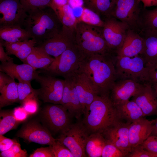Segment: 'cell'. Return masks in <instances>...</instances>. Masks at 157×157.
<instances>
[{"label":"cell","instance_id":"cell-1","mask_svg":"<svg viewBox=\"0 0 157 157\" xmlns=\"http://www.w3.org/2000/svg\"><path fill=\"white\" fill-rule=\"evenodd\" d=\"M115 53L86 55L79 69L89 77L99 95L110 97L111 88L117 80Z\"/></svg>","mask_w":157,"mask_h":157},{"label":"cell","instance_id":"cell-2","mask_svg":"<svg viewBox=\"0 0 157 157\" xmlns=\"http://www.w3.org/2000/svg\"><path fill=\"white\" fill-rule=\"evenodd\" d=\"M82 122L90 133H102L122 121L110 97L97 95L84 113Z\"/></svg>","mask_w":157,"mask_h":157},{"label":"cell","instance_id":"cell-3","mask_svg":"<svg viewBox=\"0 0 157 157\" xmlns=\"http://www.w3.org/2000/svg\"><path fill=\"white\" fill-rule=\"evenodd\" d=\"M27 14L23 26L37 44L55 36L62 29L61 22L50 7L38 9Z\"/></svg>","mask_w":157,"mask_h":157},{"label":"cell","instance_id":"cell-4","mask_svg":"<svg viewBox=\"0 0 157 157\" xmlns=\"http://www.w3.org/2000/svg\"><path fill=\"white\" fill-rule=\"evenodd\" d=\"M75 37L77 46L85 55L115 53L108 46L103 37L101 27L78 22Z\"/></svg>","mask_w":157,"mask_h":157},{"label":"cell","instance_id":"cell-5","mask_svg":"<svg viewBox=\"0 0 157 157\" xmlns=\"http://www.w3.org/2000/svg\"><path fill=\"white\" fill-rule=\"evenodd\" d=\"M85 56L76 44L55 58L43 71L52 76H61L65 79L70 78L79 70Z\"/></svg>","mask_w":157,"mask_h":157},{"label":"cell","instance_id":"cell-6","mask_svg":"<svg viewBox=\"0 0 157 157\" xmlns=\"http://www.w3.org/2000/svg\"><path fill=\"white\" fill-rule=\"evenodd\" d=\"M90 133L82 122L71 124L57 139L72 152L74 157L87 156L85 146Z\"/></svg>","mask_w":157,"mask_h":157},{"label":"cell","instance_id":"cell-7","mask_svg":"<svg viewBox=\"0 0 157 157\" xmlns=\"http://www.w3.org/2000/svg\"><path fill=\"white\" fill-rule=\"evenodd\" d=\"M115 65L117 80L130 79L145 82L146 64L140 55L132 57L116 55Z\"/></svg>","mask_w":157,"mask_h":157},{"label":"cell","instance_id":"cell-8","mask_svg":"<svg viewBox=\"0 0 157 157\" xmlns=\"http://www.w3.org/2000/svg\"><path fill=\"white\" fill-rule=\"evenodd\" d=\"M140 0H117L112 16L126 24L129 29L139 33L142 7Z\"/></svg>","mask_w":157,"mask_h":157},{"label":"cell","instance_id":"cell-9","mask_svg":"<svg viewBox=\"0 0 157 157\" xmlns=\"http://www.w3.org/2000/svg\"><path fill=\"white\" fill-rule=\"evenodd\" d=\"M42 116L47 127L54 133L61 134L71 124V115L61 104H52L46 105L42 111Z\"/></svg>","mask_w":157,"mask_h":157},{"label":"cell","instance_id":"cell-10","mask_svg":"<svg viewBox=\"0 0 157 157\" xmlns=\"http://www.w3.org/2000/svg\"><path fill=\"white\" fill-rule=\"evenodd\" d=\"M40 84L37 89L38 96L44 102L60 104L65 80L56 78L49 75L39 74L35 80Z\"/></svg>","mask_w":157,"mask_h":157},{"label":"cell","instance_id":"cell-11","mask_svg":"<svg viewBox=\"0 0 157 157\" xmlns=\"http://www.w3.org/2000/svg\"><path fill=\"white\" fill-rule=\"evenodd\" d=\"M103 20V37L109 48L116 53L122 45L126 32L129 28L126 24L113 17L106 18Z\"/></svg>","mask_w":157,"mask_h":157},{"label":"cell","instance_id":"cell-12","mask_svg":"<svg viewBox=\"0 0 157 157\" xmlns=\"http://www.w3.org/2000/svg\"><path fill=\"white\" fill-rule=\"evenodd\" d=\"M76 44L75 33L62 27L60 32L37 46L50 56L56 58Z\"/></svg>","mask_w":157,"mask_h":157},{"label":"cell","instance_id":"cell-13","mask_svg":"<svg viewBox=\"0 0 157 157\" xmlns=\"http://www.w3.org/2000/svg\"><path fill=\"white\" fill-rule=\"evenodd\" d=\"M16 136L29 142L42 145L50 146L57 141L47 128L35 121H30L23 125Z\"/></svg>","mask_w":157,"mask_h":157},{"label":"cell","instance_id":"cell-14","mask_svg":"<svg viewBox=\"0 0 157 157\" xmlns=\"http://www.w3.org/2000/svg\"><path fill=\"white\" fill-rule=\"evenodd\" d=\"M0 26H23L28 14L18 0H1Z\"/></svg>","mask_w":157,"mask_h":157},{"label":"cell","instance_id":"cell-15","mask_svg":"<svg viewBox=\"0 0 157 157\" xmlns=\"http://www.w3.org/2000/svg\"><path fill=\"white\" fill-rule=\"evenodd\" d=\"M70 78L74 85L83 114L96 97L99 95L98 92L89 77L79 69Z\"/></svg>","mask_w":157,"mask_h":157},{"label":"cell","instance_id":"cell-16","mask_svg":"<svg viewBox=\"0 0 157 157\" xmlns=\"http://www.w3.org/2000/svg\"><path fill=\"white\" fill-rule=\"evenodd\" d=\"M130 124L120 121L101 133L106 142L117 147L124 153L126 157L131 151L129 132Z\"/></svg>","mask_w":157,"mask_h":157},{"label":"cell","instance_id":"cell-17","mask_svg":"<svg viewBox=\"0 0 157 157\" xmlns=\"http://www.w3.org/2000/svg\"><path fill=\"white\" fill-rule=\"evenodd\" d=\"M143 85L130 79L117 80L110 90V98L115 106L129 100L140 91Z\"/></svg>","mask_w":157,"mask_h":157},{"label":"cell","instance_id":"cell-18","mask_svg":"<svg viewBox=\"0 0 157 157\" xmlns=\"http://www.w3.org/2000/svg\"><path fill=\"white\" fill-rule=\"evenodd\" d=\"M142 110L144 117L157 115V96L150 83H143L140 91L133 97Z\"/></svg>","mask_w":157,"mask_h":157},{"label":"cell","instance_id":"cell-19","mask_svg":"<svg viewBox=\"0 0 157 157\" xmlns=\"http://www.w3.org/2000/svg\"><path fill=\"white\" fill-rule=\"evenodd\" d=\"M71 116L79 119L83 114L82 108L74 85L71 78L65 79L60 104Z\"/></svg>","mask_w":157,"mask_h":157},{"label":"cell","instance_id":"cell-20","mask_svg":"<svg viewBox=\"0 0 157 157\" xmlns=\"http://www.w3.org/2000/svg\"><path fill=\"white\" fill-rule=\"evenodd\" d=\"M0 70L18 81L31 82L35 80L39 74V72L28 64H16L13 62V60L1 63Z\"/></svg>","mask_w":157,"mask_h":157},{"label":"cell","instance_id":"cell-21","mask_svg":"<svg viewBox=\"0 0 157 157\" xmlns=\"http://www.w3.org/2000/svg\"><path fill=\"white\" fill-rule=\"evenodd\" d=\"M154 121L155 119L149 120L143 117L130 124L129 132L131 150L142 144L151 135Z\"/></svg>","mask_w":157,"mask_h":157},{"label":"cell","instance_id":"cell-22","mask_svg":"<svg viewBox=\"0 0 157 157\" xmlns=\"http://www.w3.org/2000/svg\"><path fill=\"white\" fill-rule=\"evenodd\" d=\"M144 46V40L140 33L129 29L121 47L116 52V55L132 57L140 55Z\"/></svg>","mask_w":157,"mask_h":157},{"label":"cell","instance_id":"cell-23","mask_svg":"<svg viewBox=\"0 0 157 157\" xmlns=\"http://www.w3.org/2000/svg\"><path fill=\"white\" fill-rule=\"evenodd\" d=\"M139 33L144 40L143 50L140 55L146 65L157 63V32L144 30Z\"/></svg>","mask_w":157,"mask_h":157},{"label":"cell","instance_id":"cell-24","mask_svg":"<svg viewBox=\"0 0 157 157\" xmlns=\"http://www.w3.org/2000/svg\"><path fill=\"white\" fill-rule=\"evenodd\" d=\"M115 106L121 119L128 123H131L144 117L140 108L132 100H127Z\"/></svg>","mask_w":157,"mask_h":157},{"label":"cell","instance_id":"cell-25","mask_svg":"<svg viewBox=\"0 0 157 157\" xmlns=\"http://www.w3.org/2000/svg\"><path fill=\"white\" fill-rule=\"evenodd\" d=\"M50 7L56 13L63 27L75 33L78 20L71 7L67 3L62 6L51 5Z\"/></svg>","mask_w":157,"mask_h":157},{"label":"cell","instance_id":"cell-26","mask_svg":"<svg viewBox=\"0 0 157 157\" xmlns=\"http://www.w3.org/2000/svg\"><path fill=\"white\" fill-rule=\"evenodd\" d=\"M0 40L8 42L24 41L31 38L29 33L18 26H0Z\"/></svg>","mask_w":157,"mask_h":157},{"label":"cell","instance_id":"cell-27","mask_svg":"<svg viewBox=\"0 0 157 157\" xmlns=\"http://www.w3.org/2000/svg\"><path fill=\"white\" fill-rule=\"evenodd\" d=\"M55 58L47 54L37 47H35L31 53L23 62L30 65L36 69L47 68L53 61Z\"/></svg>","mask_w":157,"mask_h":157},{"label":"cell","instance_id":"cell-28","mask_svg":"<svg viewBox=\"0 0 157 157\" xmlns=\"http://www.w3.org/2000/svg\"><path fill=\"white\" fill-rule=\"evenodd\" d=\"M106 142L102 133L96 132L90 133L85 146L87 156L101 157L103 149Z\"/></svg>","mask_w":157,"mask_h":157},{"label":"cell","instance_id":"cell-29","mask_svg":"<svg viewBox=\"0 0 157 157\" xmlns=\"http://www.w3.org/2000/svg\"><path fill=\"white\" fill-rule=\"evenodd\" d=\"M117 0H83L85 7L94 11L104 19L112 17Z\"/></svg>","mask_w":157,"mask_h":157},{"label":"cell","instance_id":"cell-30","mask_svg":"<svg viewBox=\"0 0 157 157\" xmlns=\"http://www.w3.org/2000/svg\"><path fill=\"white\" fill-rule=\"evenodd\" d=\"M17 84L13 78L0 90V109L13 103L19 102Z\"/></svg>","mask_w":157,"mask_h":157},{"label":"cell","instance_id":"cell-31","mask_svg":"<svg viewBox=\"0 0 157 157\" xmlns=\"http://www.w3.org/2000/svg\"><path fill=\"white\" fill-rule=\"evenodd\" d=\"M141 31L157 32V5L155 8L148 10L142 7L140 16Z\"/></svg>","mask_w":157,"mask_h":157},{"label":"cell","instance_id":"cell-32","mask_svg":"<svg viewBox=\"0 0 157 157\" xmlns=\"http://www.w3.org/2000/svg\"><path fill=\"white\" fill-rule=\"evenodd\" d=\"M21 122L16 119L13 111H1L0 135H3L9 131L15 129Z\"/></svg>","mask_w":157,"mask_h":157},{"label":"cell","instance_id":"cell-33","mask_svg":"<svg viewBox=\"0 0 157 157\" xmlns=\"http://www.w3.org/2000/svg\"><path fill=\"white\" fill-rule=\"evenodd\" d=\"M77 19L78 22H82L90 25L101 28L104 24V20L99 15L84 6L80 16Z\"/></svg>","mask_w":157,"mask_h":157},{"label":"cell","instance_id":"cell-34","mask_svg":"<svg viewBox=\"0 0 157 157\" xmlns=\"http://www.w3.org/2000/svg\"><path fill=\"white\" fill-rule=\"evenodd\" d=\"M31 83L23 81H19L17 83L19 101L22 105L25 100L29 98H38V90L32 88Z\"/></svg>","mask_w":157,"mask_h":157},{"label":"cell","instance_id":"cell-35","mask_svg":"<svg viewBox=\"0 0 157 157\" xmlns=\"http://www.w3.org/2000/svg\"><path fill=\"white\" fill-rule=\"evenodd\" d=\"M28 13L38 9L50 7L52 0H18Z\"/></svg>","mask_w":157,"mask_h":157},{"label":"cell","instance_id":"cell-36","mask_svg":"<svg viewBox=\"0 0 157 157\" xmlns=\"http://www.w3.org/2000/svg\"><path fill=\"white\" fill-rule=\"evenodd\" d=\"M36 44L35 40L32 38L23 41L15 56L23 62L31 53Z\"/></svg>","mask_w":157,"mask_h":157},{"label":"cell","instance_id":"cell-37","mask_svg":"<svg viewBox=\"0 0 157 157\" xmlns=\"http://www.w3.org/2000/svg\"><path fill=\"white\" fill-rule=\"evenodd\" d=\"M27 153L25 149H22L20 144L17 142L13 145L10 149L1 152V157H26Z\"/></svg>","mask_w":157,"mask_h":157},{"label":"cell","instance_id":"cell-38","mask_svg":"<svg viewBox=\"0 0 157 157\" xmlns=\"http://www.w3.org/2000/svg\"><path fill=\"white\" fill-rule=\"evenodd\" d=\"M102 157H124L125 155L113 144L106 142L102 152Z\"/></svg>","mask_w":157,"mask_h":157},{"label":"cell","instance_id":"cell-39","mask_svg":"<svg viewBox=\"0 0 157 157\" xmlns=\"http://www.w3.org/2000/svg\"><path fill=\"white\" fill-rule=\"evenodd\" d=\"M50 146L54 157H74L70 151L57 140L56 143Z\"/></svg>","mask_w":157,"mask_h":157},{"label":"cell","instance_id":"cell-40","mask_svg":"<svg viewBox=\"0 0 157 157\" xmlns=\"http://www.w3.org/2000/svg\"><path fill=\"white\" fill-rule=\"evenodd\" d=\"M157 83V63L146 65L145 82Z\"/></svg>","mask_w":157,"mask_h":157},{"label":"cell","instance_id":"cell-41","mask_svg":"<svg viewBox=\"0 0 157 157\" xmlns=\"http://www.w3.org/2000/svg\"><path fill=\"white\" fill-rule=\"evenodd\" d=\"M22 106L29 115L35 114L38 108V98H31L26 99L24 102Z\"/></svg>","mask_w":157,"mask_h":157},{"label":"cell","instance_id":"cell-42","mask_svg":"<svg viewBox=\"0 0 157 157\" xmlns=\"http://www.w3.org/2000/svg\"><path fill=\"white\" fill-rule=\"evenodd\" d=\"M140 145L147 151L157 152V136L150 135Z\"/></svg>","mask_w":157,"mask_h":157},{"label":"cell","instance_id":"cell-43","mask_svg":"<svg viewBox=\"0 0 157 157\" xmlns=\"http://www.w3.org/2000/svg\"><path fill=\"white\" fill-rule=\"evenodd\" d=\"M23 41L15 42H8L0 40L1 42L6 49V53L8 55H15L19 50Z\"/></svg>","mask_w":157,"mask_h":157},{"label":"cell","instance_id":"cell-44","mask_svg":"<svg viewBox=\"0 0 157 157\" xmlns=\"http://www.w3.org/2000/svg\"><path fill=\"white\" fill-rule=\"evenodd\" d=\"M127 157H152V156L151 152L146 150L139 145L133 148Z\"/></svg>","mask_w":157,"mask_h":157},{"label":"cell","instance_id":"cell-45","mask_svg":"<svg viewBox=\"0 0 157 157\" xmlns=\"http://www.w3.org/2000/svg\"><path fill=\"white\" fill-rule=\"evenodd\" d=\"M29 157H54V156L50 146L45 147L37 149L31 154Z\"/></svg>","mask_w":157,"mask_h":157},{"label":"cell","instance_id":"cell-46","mask_svg":"<svg viewBox=\"0 0 157 157\" xmlns=\"http://www.w3.org/2000/svg\"><path fill=\"white\" fill-rule=\"evenodd\" d=\"M17 142L15 139H12L0 135V151L2 152L10 149Z\"/></svg>","mask_w":157,"mask_h":157},{"label":"cell","instance_id":"cell-47","mask_svg":"<svg viewBox=\"0 0 157 157\" xmlns=\"http://www.w3.org/2000/svg\"><path fill=\"white\" fill-rule=\"evenodd\" d=\"M13 113L16 119L21 122L26 119L29 115L22 106L15 108L13 110Z\"/></svg>","mask_w":157,"mask_h":157},{"label":"cell","instance_id":"cell-48","mask_svg":"<svg viewBox=\"0 0 157 157\" xmlns=\"http://www.w3.org/2000/svg\"><path fill=\"white\" fill-rule=\"evenodd\" d=\"M13 78L3 72H0V90L10 82Z\"/></svg>","mask_w":157,"mask_h":157},{"label":"cell","instance_id":"cell-49","mask_svg":"<svg viewBox=\"0 0 157 157\" xmlns=\"http://www.w3.org/2000/svg\"><path fill=\"white\" fill-rule=\"evenodd\" d=\"M2 43L0 42V61L1 63H4L13 60V58L9 56L4 49Z\"/></svg>","mask_w":157,"mask_h":157},{"label":"cell","instance_id":"cell-50","mask_svg":"<svg viewBox=\"0 0 157 157\" xmlns=\"http://www.w3.org/2000/svg\"><path fill=\"white\" fill-rule=\"evenodd\" d=\"M68 4L73 9L84 7L83 0H68Z\"/></svg>","mask_w":157,"mask_h":157},{"label":"cell","instance_id":"cell-51","mask_svg":"<svg viewBox=\"0 0 157 157\" xmlns=\"http://www.w3.org/2000/svg\"><path fill=\"white\" fill-rule=\"evenodd\" d=\"M145 8L157 5V0H140Z\"/></svg>","mask_w":157,"mask_h":157},{"label":"cell","instance_id":"cell-52","mask_svg":"<svg viewBox=\"0 0 157 157\" xmlns=\"http://www.w3.org/2000/svg\"><path fill=\"white\" fill-rule=\"evenodd\" d=\"M67 3L68 0H52L51 5L62 6Z\"/></svg>","mask_w":157,"mask_h":157},{"label":"cell","instance_id":"cell-53","mask_svg":"<svg viewBox=\"0 0 157 157\" xmlns=\"http://www.w3.org/2000/svg\"><path fill=\"white\" fill-rule=\"evenodd\" d=\"M151 135L157 136V117L155 119L153 126V129Z\"/></svg>","mask_w":157,"mask_h":157},{"label":"cell","instance_id":"cell-54","mask_svg":"<svg viewBox=\"0 0 157 157\" xmlns=\"http://www.w3.org/2000/svg\"><path fill=\"white\" fill-rule=\"evenodd\" d=\"M151 84V85L157 96V83H155Z\"/></svg>","mask_w":157,"mask_h":157},{"label":"cell","instance_id":"cell-55","mask_svg":"<svg viewBox=\"0 0 157 157\" xmlns=\"http://www.w3.org/2000/svg\"><path fill=\"white\" fill-rule=\"evenodd\" d=\"M151 152L152 157H157V152Z\"/></svg>","mask_w":157,"mask_h":157}]
</instances>
